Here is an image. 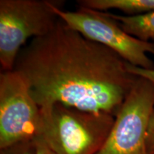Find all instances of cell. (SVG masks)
I'll return each mask as SVG.
<instances>
[{"mask_svg":"<svg viewBox=\"0 0 154 154\" xmlns=\"http://www.w3.org/2000/svg\"><path fill=\"white\" fill-rule=\"evenodd\" d=\"M106 12L128 34L144 42L154 41V11L132 17Z\"/></svg>","mask_w":154,"mask_h":154,"instance_id":"cell-8","label":"cell"},{"mask_svg":"<svg viewBox=\"0 0 154 154\" xmlns=\"http://www.w3.org/2000/svg\"><path fill=\"white\" fill-rule=\"evenodd\" d=\"M146 151L148 154H154V109L150 119L146 134Z\"/></svg>","mask_w":154,"mask_h":154,"instance_id":"cell-10","label":"cell"},{"mask_svg":"<svg viewBox=\"0 0 154 154\" xmlns=\"http://www.w3.org/2000/svg\"><path fill=\"white\" fill-rule=\"evenodd\" d=\"M39 136L55 154H96L104 144L115 117L60 103L40 108Z\"/></svg>","mask_w":154,"mask_h":154,"instance_id":"cell-2","label":"cell"},{"mask_svg":"<svg viewBox=\"0 0 154 154\" xmlns=\"http://www.w3.org/2000/svg\"><path fill=\"white\" fill-rule=\"evenodd\" d=\"M59 18L88 39L112 50L133 66L154 69V62L147 53L154 55V43L134 37L123 29L107 12L79 7L76 11L57 9Z\"/></svg>","mask_w":154,"mask_h":154,"instance_id":"cell-4","label":"cell"},{"mask_svg":"<svg viewBox=\"0 0 154 154\" xmlns=\"http://www.w3.org/2000/svg\"><path fill=\"white\" fill-rule=\"evenodd\" d=\"M127 63L59 18L49 33L21 49L13 71L40 108L60 103L115 117L138 78Z\"/></svg>","mask_w":154,"mask_h":154,"instance_id":"cell-1","label":"cell"},{"mask_svg":"<svg viewBox=\"0 0 154 154\" xmlns=\"http://www.w3.org/2000/svg\"><path fill=\"white\" fill-rule=\"evenodd\" d=\"M154 109V84L138 76L96 154H148L146 134Z\"/></svg>","mask_w":154,"mask_h":154,"instance_id":"cell-5","label":"cell"},{"mask_svg":"<svg viewBox=\"0 0 154 154\" xmlns=\"http://www.w3.org/2000/svg\"><path fill=\"white\" fill-rule=\"evenodd\" d=\"M36 153V154H55L52 150L46 144L45 142L40 137L35 138Z\"/></svg>","mask_w":154,"mask_h":154,"instance_id":"cell-12","label":"cell"},{"mask_svg":"<svg viewBox=\"0 0 154 154\" xmlns=\"http://www.w3.org/2000/svg\"><path fill=\"white\" fill-rule=\"evenodd\" d=\"M35 139L25 140L0 149V154H36Z\"/></svg>","mask_w":154,"mask_h":154,"instance_id":"cell-9","label":"cell"},{"mask_svg":"<svg viewBox=\"0 0 154 154\" xmlns=\"http://www.w3.org/2000/svg\"><path fill=\"white\" fill-rule=\"evenodd\" d=\"M77 3L79 7L103 12L117 9L129 17L154 11V0H78Z\"/></svg>","mask_w":154,"mask_h":154,"instance_id":"cell-7","label":"cell"},{"mask_svg":"<svg viewBox=\"0 0 154 154\" xmlns=\"http://www.w3.org/2000/svg\"><path fill=\"white\" fill-rule=\"evenodd\" d=\"M42 113L14 71L0 74V149L39 136Z\"/></svg>","mask_w":154,"mask_h":154,"instance_id":"cell-6","label":"cell"},{"mask_svg":"<svg viewBox=\"0 0 154 154\" xmlns=\"http://www.w3.org/2000/svg\"><path fill=\"white\" fill-rule=\"evenodd\" d=\"M127 69L129 72L135 76L143 77L146 79L151 81L154 84V69H145L140 68L127 63Z\"/></svg>","mask_w":154,"mask_h":154,"instance_id":"cell-11","label":"cell"},{"mask_svg":"<svg viewBox=\"0 0 154 154\" xmlns=\"http://www.w3.org/2000/svg\"><path fill=\"white\" fill-rule=\"evenodd\" d=\"M62 0L0 1V63L2 72L12 71L28 40L46 35L59 19Z\"/></svg>","mask_w":154,"mask_h":154,"instance_id":"cell-3","label":"cell"}]
</instances>
